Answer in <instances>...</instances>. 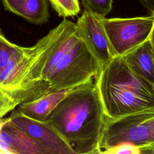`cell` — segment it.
Masks as SVG:
<instances>
[{
	"instance_id": "6",
	"label": "cell",
	"mask_w": 154,
	"mask_h": 154,
	"mask_svg": "<svg viewBox=\"0 0 154 154\" xmlns=\"http://www.w3.org/2000/svg\"><path fill=\"white\" fill-rule=\"evenodd\" d=\"M9 120L44 146L51 154H75L70 146L48 120L40 121L31 119L14 108Z\"/></svg>"
},
{
	"instance_id": "10",
	"label": "cell",
	"mask_w": 154,
	"mask_h": 154,
	"mask_svg": "<svg viewBox=\"0 0 154 154\" xmlns=\"http://www.w3.org/2000/svg\"><path fill=\"white\" fill-rule=\"evenodd\" d=\"M122 56L137 75L154 85V48L150 39Z\"/></svg>"
},
{
	"instance_id": "16",
	"label": "cell",
	"mask_w": 154,
	"mask_h": 154,
	"mask_svg": "<svg viewBox=\"0 0 154 154\" xmlns=\"http://www.w3.org/2000/svg\"><path fill=\"white\" fill-rule=\"evenodd\" d=\"M101 153H109V154H119V153H131V154H139V148L131 144H121L117 145L111 149L104 150Z\"/></svg>"
},
{
	"instance_id": "18",
	"label": "cell",
	"mask_w": 154,
	"mask_h": 154,
	"mask_svg": "<svg viewBox=\"0 0 154 154\" xmlns=\"http://www.w3.org/2000/svg\"><path fill=\"white\" fill-rule=\"evenodd\" d=\"M138 1L150 14H154V0H138Z\"/></svg>"
},
{
	"instance_id": "11",
	"label": "cell",
	"mask_w": 154,
	"mask_h": 154,
	"mask_svg": "<svg viewBox=\"0 0 154 154\" xmlns=\"http://www.w3.org/2000/svg\"><path fill=\"white\" fill-rule=\"evenodd\" d=\"M17 15L35 24L48 21L49 13L46 0H22Z\"/></svg>"
},
{
	"instance_id": "22",
	"label": "cell",
	"mask_w": 154,
	"mask_h": 154,
	"mask_svg": "<svg viewBox=\"0 0 154 154\" xmlns=\"http://www.w3.org/2000/svg\"><path fill=\"white\" fill-rule=\"evenodd\" d=\"M0 31H1V30H0Z\"/></svg>"
},
{
	"instance_id": "12",
	"label": "cell",
	"mask_w": 154,
	"mask_h": 154,
	"mask_svg": "<svg viewBox=\"0 0 154 154\" xmlns=\"http://www.w3.org/2000/svg\"><path fill=\"white\" fill-rule=\"evenodd\" d=\"M60 17H74L80 11L78 0H49Z\"/></svg>"
},
{
	"instance_id": "13",
	"label": "cell",
	"mask_w": 154,
	"mask_h": 154,
	"mask_svg": "<svg viewBox=\"0 0 154 154\" xmlns=\"http://www.w3.org/2000/svg\"><path fill=\"white\" fill-rule=\"evenodd\" d=\"M112 0H81L84 11L105 17L112 10Z\"/></svg>"
},
{
	"instance_id": "7",
	"label": "cell",
	"mask_w": 154,
	"mask_h": 154,
	"mask_svg": "<svg viewBox=\"0 0 154 154\" xmlns=\"http://www.w3.org/2000/svg\"><path fill=\"white\" fill-rule=\"evenodd\" d=\"M102 18L84 11L76 23L80 36L101 67L115 57Z\"/></svg>"
},
{
	"instance_id": "2",
	"label": "cell",
	"mask_w": 154,
	"mask_h": 154,
	"mask_svg": "<svg viewBox=\"0 0 154 154\" xmlns=\"http://www.w3.org/2000/svg\"><path fill=\"white\" fill-rule=\"evenodd\" d=\"M44 67L37 94L73 88L96 78L102 67L88 49L76 23L64 18Z\"/></svg>"
},
{
	"instance_id": "5",
	"label": "cell",
	"mask_w": 154,
	"mask_h": 154,
	"mask_svg": "<svg viewBox=\"0 0 154 154\" xmlns=\"http://www.w3.org/2000/svg\"><path fill=\"white\" fill-rule=\"evenodd\" d=\"M115 57L127 52L149 39L154 24V14L129 18H102Z\"/></svg>"
},
{
	"instance_id": "14",
	"label": "cell",
	"mask_w": 154,
	"mask_h": 154,
	"mask_svg": "<svg viewBox=\"0 0 154 154\" xmlns=\"http://www.w3.org/2000/svg\"><path fill=\"white\" fill-rule=\"evenodd\" d=\"M19 47L8 40L0 31V75L7 67L11 57Z\"/></svg>"
},
{
	"instance_id": "20",
	"label": "cell",
	"mask_w": 154,
	"mask_h": 154,
	"mask_svg": "<svg viewBox=\"0 0 154 154\" xmlns=\"http://www.w3.org/2000/svg\"><path fill=\"white\" fill-rule=\"evenodd\" d=\"M149 126L150 128V129H151V131L152 132V134H153V139H154V117L150 118L149 121ZM154 143V142H153Z\"/></svg>"
},
{
	"instance_id": "1",
	"label": "cell",
	"mask_w": 154,
	"mask_h": 154,
	"mask_svg": "<svg viewBox=\"0 0 154 154\" xmlns=\"http://www.w3.org/2000/svg\"><path fill=\"white\" fill-rule=\"evenodd\" d=\"M105 113L93 79L72 88L47 119L75 154L100 153V139Z\"/></svg>"
},
{
	"instance_id": "15",
	"label": "cell",
	"mask_w": 154,
	"mask_h": 154,
	"mask_svg": "<svg viewBox=\"0 0 154 154\" xmlns=\"http://www.w3.org/2000/svg\"><path fill=\"white\" fill-rule=\"evenodd\" d=\"M20 103L0 88V119L13 111Z\"/></svg>"
},
{
	"instance_id": "21",
	"label": "cell",
	"mask_w": 154,
	"mask_h": 154,
	"mask_svg": "<svg viewBox=\"0 0 154 154\" xmlns=\"http://www.w3.org/2000/svg\"><path fill=\"white\" fill-rule=\"evenodd\" d=\"M149 39L151 41V43H152V44L153 45V47L154 48V24H153V28H152V32H151Z\"/></svg>"
},
{
	"instance_id": "17",
	"label": "cell",
	"mask_w": 154,
	"mask_h": 154,
	"mask_svg": "<svg viewBox=\"0 0 154 154\" xmlns=\"http://www.w3.org/2000/svg\"><path fill=\"white\" fill-rule=\"evenodd\" d=\"M5 10L17 14V10L22 0H2Z\"/></svg>"
},
{
	"instance_id": "9",
	"label": "cell",
	"mask_w": 154,
	"mask_h": 154,
	"mask_svg": "<svg viewBox=\"0 0 154 154\" xmlns=\"http://www.w3.org/2000/svg\"><path fill=\"white\" fill-rule=\"evenodd\" d=\"M73 88L51 91L34 99L24 101L18 105L17 109L28 117L40 121L45 120Z\"/></svg>"
},
{
	"instance_id": "3",
	"label": "cell",
	"mask_w": 154,
	"mask_h": 154,
	"mask_svg": "<svg viewBox=\"0 0 154 154\" xmlns=\"http://www.w3.org/2000/svg\"><path fill=\"white\" fill-rule=\"evenodd\" d=\"M95 79L107 116L117 118L154 108V85L137 75L122 55L105 64Z\"/></svg>"
},
{
	"instance_id": "8",
	"label": "cell",
	"mask_w": 154,
	"mask_h": 154,
	"mask_svg": "<svg viewBox=\"0 0 154 154\" xmlns=\"http://www.w3.org/2000/svg\"><path fill=\"white\" fill-rule=\"evenodd\" d=\"M0 150L2 153L51 154L42 144L12 123L0 119Z\"/></svg>"
},
{
	"instance_id": "19",
	"label": "cell",
	"mask_w": 154,
	"mask_h": 154,
	"mask_svg": "<svg viewBox=\"0 0 154 154\" xmlns=\"http://www.w3.org/2000/svg\"><path fill=\"white\" fill-rule=\"evenodd\" d=\"M140 153H152L154 154V143L139 148Z\"/></svg>"
},
{
	"instance_id": "4",
	"label": "cell",
	"mask_w": 154,
	"mask_h": 154,
	"mask_svg": "<svg viewBox=\"0 0 154 154\" xmlns=\"http://www.w3.org/2000/svg\"><path fill=\"white\" fill-rule=\"evenodd\" d=\"M154 117V108L117 118L105 116L99 147L102 152L121 144L138 148L154 142L149 120Z\"/></svg>"
}]
</instances>
